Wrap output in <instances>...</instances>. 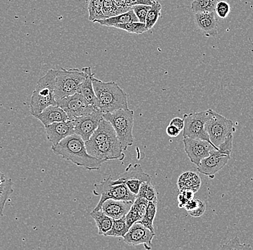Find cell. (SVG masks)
Wrapping results in <instances>:
<instances>
[{"mask_svg":"<svg viewBox=\"0 0 253 250\" xmlns=\"http://www.w3.org/2000/svg\"><path fill=\"white\" fill-rule=\"evenodd\" d=\"M103 118L102 112L98 109L92 113L73 120L75 134L80 136L86 142L94 134Z\"/></svg>","mask_w":253,"mask_h":250,"instance_id":"14","label":"cell"},{"mask_svg":"<svg viewBox=\"0 0 253 250\" xmlns=\"http://www.w3.org/2000/svg\"><path fill=\"white\" fill-rule=\"evenodd\" d=\"M169 124L175 126V127L178 128L181 131L184 129V120H183V118H178V117L173 118Z\"/></svg>","mask_w":253,"mask_h":250,"instance_id":"43","label":"cell"},{"mask_svg":"<svg viewBox=\"0 0 253 250\" xmlns=\"http://www.w3.org/2000/svg\"><path fill=\"white\" fill-rule=\"evenodd\" d=\"M123 151L124 150L118 137H115L88 150V153L91 156L105 161L112 159L123 161L126 157V154Z\"/></svg>","mask_w":253,"mask_h":250,"instance_id":"12","label":"cell"},{"mask_svg":"<svg viewBox=\"0 0 253 250\" xmlns=\"http://www.w3.org/2000/svg\"><path fill=\"white\" fill-rule=\"evenodd\" d=\"M117 137L116 132L110 122L103 118L97 129L94 131L90 139L85 142L87 151L96 146L107 142L112 138Z\"/></svg>","mask_w":253,"mask_h":250,"instance_id":"17","label":"cell"},{"mask_svg":"<svg viewBox=\"0 0 253 250\" xmlns=\"http://www.w3.org/2000/svg\"><path fill=\"white\" fill-rule=\"evenodd\" d=\"M151 181V177L145 173L139 164H129L126 171L119 175L115 183H124L131 193L137 196L142 183Z\"/></svg>","mask_w":253,"mask_h":250,"instance_id":"10","label":"cell"},{"mask_svg":"<svg viewBox=\"0 0 253 250\" xmlns=\"http://www.w3.org/2000/svg\"><path fill=\"white\" fill-rule=\"evenodd\" d=\"M129 226L126 224V216L119 219H114L112 229L106 233V237H124L129 229Z\"/></svg>","mask_w":253,"mask_h":250,"instance_id":"27","label":"cell"},{"mask_svg":"<svg viewBox=\"0 0 253 250\" xmlns=\"http://www.w3.org/2000/svg\"><path fill=\"white\" fill-rule=\"evenodd\" d=\"M93 194L96 196H101L100 200L93 210L102 209L103 202L108 199L134 202L137 198V196L130 192L126 184L115 183L111 176L103 180L99 184H94Z\"/></svg>","mask_w":253,"mask_h":250,"instance_id":"6","label":"cell"},{"mask_svg":"<svg viewBox=\"0 0 253 250\" xmlns=\"http://www.w3.org/2000/svg\"><path fill=\"white\" fill-rule=\"evenodd\" d=\"M157 203L158 202H149L143 218L141 221H139L142 225L145 226L153 232H155L153 221L157 213Z\"/></svg>","mask_w":253,"mask_h":250,"instance_id":"29","label":"cell"},{"mask_svg":"<svg viewBox=\"0 0 253 250\" xmlns=\"http://www.w3.org/2000/svg\"><path fill=\"white\" fill-rule=\"evenodd\" d=\"M104 0H89L88 5V20L95 23L98 20L105 19L102 12Z\"/></svg>","mask_w":253,"mask_h":250,"instance_id":"26","label":"cell"},{"mask_svg":"<svg viewBox=\"0 0 253 250\" xmlns=\"http://www.w3.org/2000/svg\"><path fill=\"white\" fill-rule=\"evenodd\" d=\"M133 202L129 200L108 199L103 202L101 210L113 219H119L126 216Z\"/></svg>","mask_w":253,"mask_h":250,"instance_id":"19","label":"cell"},{"mask_svg":"<svg viewBox=\"0 0 253 250\" xmlns=\"http://www.w3.org/2000/svg\"><path fill=\"white\" fill-rule=\"evenodd\" d=\"M201 184L202 180L200 177L193 172H186L182 174L177 182L179 191L191 190L195 193L199 191Z\"/></svg>","mask_w":253,"mask_h":250,"instance_id":"22","label":"cell"},{"mask_svg":"<svg viewBox=\"0 0 253 250\" xmlns=\"http://www.w3.org/2000/svg\"><path fill=\"white\" fill-rule=\"evenodd\" d=\"M207 112L208 118L205 123V130L209 134L210 142L218 148L226 138L235 132L234 123L211 109H209Z\"/></svg>","mask_w":253,"mask_h":250,"instance_id":"7","label":"cell"},{"mask_svg":"<svg viewBox=\"0 0 253 250\" xmlns=\"http://www.w3.org/2000/svg\"><path fill=\"white\" fill-rule=\"evenodd\" d=\"M215 12L194 13V20L197 28L207 37H215L218 34V20Z\"/></svg>","mask_w":253,"mask_h":250,"instance_id":"18","label":"cell"},{"mask_svg":"<svg viewBox=\"0 0 253 250\" xmlns=\"http://www.w3.org/2000/svg\"><path fill=\"white\" fill-rule=\"evenodd\" d=\"M217 0H194L191 9L194 13L215 12Z\"/></svg>","mask_w":253,"mask_h":250,"instance_id":"28","label":"cell"},{"mask_svg":"<svg viewBox=\"0 0 253 250\" xmlns=\"http://www.w3.org/2000/svg\"><path fill=\"white\" fill-rule=\"evenodd\" d=\"M114 28L123 30V31L129 33H134V34H142V33L148 31L145 23H140V22H132V23L119 24L115 25Z\"/></svg>","mask_w":253,"mask_h":250,"instance_id":"32","label":"cell"},{"mask_svg":"<svg viewBox=\"0 0 253 250\" xmlns=\"http://www.w3.org/2000/svg\"><path fill=\"white\" fill-rule=\"evenodd\" d=\"M230 10V5L227 1H219L216 3V7H215V13L220 18H226L228 16Z\"/></svg>","mask_w":253,"mask_h":250,"instance_id":"36","label":"cell"},{"mask_svg":"<svg viewBox=\"0 0 253 250\" xmlns=\"http://www.w3.org/2000/svg\"><path fill=\"white\" fill-rule=\"evenodd\" d=\"M57 105L66 112L69 120L71 121L79 117L92 113L95 110H98L96 107L90 105L80 93L59 100L57 101Z\"/></svg>","mask_w":253,"mask_h":250,"instance_id":"8","label":"cell"},{"mask_svg":"<svg viewBox=\"0 0 253 250\" xmlns=\"http://www.w3.org/2000/svg\"><path fill=\"white\" fill-rule=\"evenodd\" d=\"M82 70L85 73L86 77L81 87L79 93L84 97L90 105H93L98 109V99L95 94L92 81L93 77L95 76V74L91 72V68L90 66L83 68Z\"/></svg>","mask_w":253,"mask_h":250,"instance_id":"21","label":"cell"},{"mask_svg":"<svg viewBox=\"0 0 253 250\" xmlns=\"http://www.w3.org/2000/svg\"><path fill=\"white\" fill-rule=\"evenodd\" d=\"M13 183L4 174L0 172V216H2L8 199L13 194Z\"/></svg>","mask_w":253,"mask_h":250,"instance_id":"24","label":"cell"},{"mask_svg":"<svg viewBox=\"0 0 253 250\" xmlns=\"http://www.w3.org/2000/svg\"><path fill=\"white\" fill-rule=\"evenodd\" d=\"M113 1L115 5L120 9L121 14L125 13V12H128V11L132 9V6L128 1H126V0H113Z\"/></svg>","mask_w":253,"mask_h":250,"instance_id":"39","label":"cell"},{"mask_svg":"<svg viewBox=\"0 0 253 250\" xmlns=\"http://www.w3.org/2000/svg\"><path fill=\"white\" fill-rule=\"evenodd\" d=\"M157 196L156 188L149 181L142 183L137 197L143 198L149 202H158Z\"/></svg>","mask_w":253,"mask_h":250,"instance_id":"31","label":"cell"},{"mask_svg":"<svg viewBox=\"0 0 253 250\" xmlns=\"http://www.w3.org/2000/svg\"><path fill=\"white\" fill-rule=\"evenodd\" d=\"M183 142L185 152L187 154L190 161L197 166L200 164L202 159L210 156L212 150H219L211 142L203 139L183 137Z\"/></svg>","mask_w":253,"mask_h":250,"instance_id":"11","label":"cell"},{"mask_svg":"<svg viewBox=\"0 0 253 250\" xmlns=\"http://www.w3.org/2000/svg\"><path fill=\"white\" fill-rule=\"evenodd\" d=\"M93 86L98 99V109L103 113L128 109L127 96L115 82H105L93 77Z\"/></svg>","mask_w":253,"mask_h":250,"instance_id":"2","label":"cell"},{"mask_svg":"<svg viewBox=\"0 0 253 250\" xmlns=\"http://www.w3.org/2000/svg\"><path fill=\"white\" fill-rule=\"evenodd\" d=\"M102 12L106 18L109 17L116 16L120 15V9L118 8L113 0H104V4H103Z\"/></svg>","mask_w":253,"mask_h":250,"instance_id":"33","label":"cell"},{"mask_svg":"<svg viewBox=\"0 0 253 250\" xmlns=\"http://www.w3.org/2000/svg\"><path fill=\"white\" fill-rule=\"evenodd\" d=\"M85 77V73L79 69L61 68L57 70L54 92L55 100L79 93Z\"/></svg>","mask_w":253,"mask_h":250,"instance_id":"5","label":"cell"},{"mask_svg":"<svg viewBox=\"0 0 253 250\" xmlns=\"http://www.w3.org/2000/svg\"><path fill=\"white\" fill-rule=\"evenodd\" d=\"M51 150L55 155L88 170H99L105 162L89 154L84 141L77 134L65 138L58 145L52 146Z\"/></svg>","mask_w":253,"mask_h":250,"instance_id":"1","label":"cell"},{"mask_svg":"<svg viewBox=\"0 0 253 250\" xmlns=\"http://www.w3.org/2000/svg\"><path fill=\"white\" fill-rule=\"evenodd\" d=\"M251 247L249 245H243L240 243V240L238 237H235V238L231 240L230 241L227 242V243L224 244L221 249L222 250H246L251 249Z\"/></svg>","mask_w":253,"mask_h":250,"instance_id":"37","label":"cell"},{"mask_svg":"<svg viewBox=\"0 0 253 250\" xmlns=\"http://www.w3.org/2000/svg\"><path fill=\"white\" fill-rule=\"evenodd\" d=\"M56 74L57 70L50 69L38 82L30 104V111L33 116H37L48 106L57 105L54 95Z\"/></svg>","mask_w":253,"mask_h":250,"instance_id":"3","label":"cell"},{"mask_svg":"<svg viewBox=\"0 0 253 250\" xmlns=\"http://www.w3.org/2000/svg\"><path fill=\"white\" fill-rule=\"evenodd\" d=\"M150 7L151 6L146 5V4H136V5L132 6V9L136 16L138 18L139 22L145 23L147 15H148V12Z\"/></svg>","mask_w":253,"mask_h":250,"instance_id":"34","label":"cell"},{"mask_svg":"<svg viewBox=\"0 0 253 250\" xmlns=\"http://www.w3.org/2000/svg\"><path fill=\"white\" fill-rule=\"evenodd\" d=\"M156 236L155 232L142 225L141 223L136 222L129 228L127 233L123 239L126 245L130 246L143 245L146 250H151L152 240Z\"/></svg>","mask_w":253,"mask_h":250,"instance_id":"15","label":"cell"},{"mask_svg":"<svg viewBox=\"0 0 253 250\" xmlns=\"http://www.w3.org/2000/svg\"><path fill=\"white\" fill-rule=\"evenodd\" d=\"M148 203H149V201L147 200L146 199L141 197H137L133 204H132V207L136 210V211L138 213L139 216H140V221H141L144 215H145Z\"/></svg>","mask_w":253,"mask_h":250,"instance_id":"35","label":"cell"},{"mask_svg":"<svg viewBox=\"0 0 253 250\" xmlns=\"http://www.w3.org/2000/svg\"><path fill=\"white\" fill-rule=\"evenodd\" d=\"M208 118V112H195L183 115L184 129L183 137L203 139L210 142V137L205 130V123Z\"/></svg>","mask_w":253,"mask_h":250,"instance_id":"9","label":"cell"},{"mask_svg":"<svg viewBox=\"0 0 253 250\" xmlns=\"http://www.w3.org/2000/svg\"><path fill=\"white\" fill-rule=\"evenodd\" d=\"M206 209H207V205H206L205 202L202 200L200 205L198 207L197 209L193 210V211L188 212V213L194 218L201 217L205 213Z\"/></svg>","mask_w":253,"mask_h":250,"instance_id":"41","label":"cell"},{"mask_svg":"<svg viewBox=\"0 0 253 250\" xmlns=\"http://www.w3.org/2000/svg\"><path fill=\"white\" fill-rule=\"evenodd\" d=\"M47 138L53 146L58 145L65 138L75 134L74 121L57 122L45 126Z\"/></svg>","mask_w":253,"mask_h":250,"instance_id":"16","label":"cell"},{"mask_svg":"<svg viewBox=\"0 0 253 250\" xmlns=\"http://www.w3.org/2000/svg\"><path fill=\"white\" fill-rule=\"evenodd\" d=\"M91 216L96 222L99 235H105L106 233L112 229L113 225L114 219L107 216L102 210H92L90 213Z\"/></svg>","mask_w":253,"mask_h":250,"instance_id":"25","label":"cell"},{"mask_svg":"<svg viewBox=\"0 0 253 250\" xmlns=\"http://www.w3.org/2000/svg\"><path fill=\"white\" fill-rule=\"evenodd\" d=\"M39 120L44 126H48L57 122L69 121V117L66 112L58 105H50L42 110L37 116L35 117Z\"/></svg>","mask_w":253,"mask_h":250,"instance_id":"20","label":"cell"},{"mask_svg":"<svg viewBox=\"0 0 253 250\" xmlns=\"http://www.w3.org/2000/svg\"><path fill=\"white\" fill-rule=\"evenodd\" d=\"M131 5H136V4H146V5H150L153 4L154 1L153 0H126Z\"/></svg>","mask_w":253,"mask_h":250,"instance_id":"44","label":"cell"},{"mask_svg":"<svg viewBox=\"0 0 253 250\" xmlns=\"http://www.w3.org/2000/svg\"><path fill=\"white\" fill-rule=\"evenodd\" d=\"M132 22H139V20L134 14V11L131 9L128 12L120 14L116 16L109 17V18L104 19V20H96L95 23L104 25V26L114 27L115 25L132 23Z\"/></svg>","mask_w":253,"mask_h":250,"instance_id":"23","label":"cell"},{"mask_svg":"<svg viewBox=\"0 0 253 250\" xmlns=\"http://www.w3.org/2000/svg\"><path fill=\"white\" fill-rule=\"evenodd\" d=\"M181 132V130L178 129V128L175 127V126H173V125L169 124L167 129H166V134L170 137H177L179 135Z\"/></svg>","mask_w":253,"mask_h":250,"instance_id":"42","label":"cell"},{"mask_svg":"<svg viewBox=\"0 0 253 250\" xmlns=\"http://www.w3.org/2000/svg\"><path fill=\"white\" fill-rule=\"evenodd\" d=\"M161 9H162V7H161V3L158 1H154L148 11L146 22H145V25H146L148 31L151 30L157 23L158 17L161 15Z\"/></svg>","mask_w":253,"mask_h":250,"instance_id":"30","label":"cell"},{"mask_svg":"<svg viewBox=\"0 0 253 250\" xmlns=\"http://www.w3.org/2000/svg\"><path fill=\"white\" fill-rule=\"evenodd\" d=\"M194 194H195V192L191 190L180 191V194L178 196V207L181 208H184L186 202L194 199Z\"/></svg>","mask_w":253,"mask_h":250,"instance_id":"38","label":"cell"},{"mask_svg":"<svg viewBox=\"0 0 253 250\" xmlns=\"http://www.w3.org/2000/svg\"><path fill=\"white\" fill-rule=\"evenodd\" d=\"M231 155L219 150H213L210 155L201 161L197 166L200 173L207 175L210 178H214V175L227 164Z\"/></svg>","mask_w":253,"mask_h":250,"instance_id":"13","label":"cell"},{"mask_svg":"<svg viewBox=\"0 0 253 250\" xmlns=\"http://www.w3.org/2000/svg\"><path fill=\"white\" fill-rule=\"evenodd\" d=\"M202 202V200H201V199L194 198V199H191V200L186 202L183 208H185V210L187 212L193 211V210L197 209L198 207L200 205L201 202Z\"/></svg>","mask_w":253,"mask_h":250,"instance_id":"40","label":"cell"},{"mask_svg":"<svg viewBox=\"0 0 253 250\" xmlns=\"http://www.w3.org/2000/svg\"><path fill=\"white\" fill-rule=\"evenodd\" d=\"M103 118L110 122L113 126L117 137L121 143L124 151H126L128 147L133 145V110H129V108L120 109L112 113H103Z\"/></svg>","mask_w":253,"mask_h":250,"instance_id":"4","label":"cell"}]
</instances>
